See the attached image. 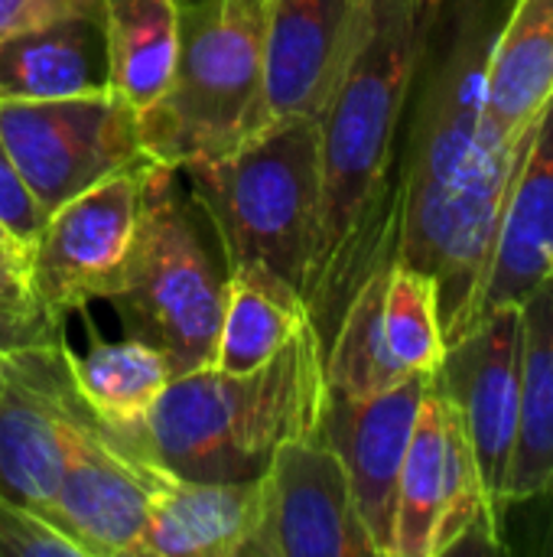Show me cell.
<instances>
[{
  "label": "cell",
  "mask_w": 553,
  "mask_h": 557,
  "mask_svg": "<svg viewBox=\"0 0 553 557\" xmlns=\"http://www.w3.org/2000/svg\"><path fill=\"white\" fill-rule=\"evenodd\" d=\"M26 290H29L26 258L0 251V294H26Z\"/></svg>",
  "instance_id": "obj_30"
},
{
  "label": "cell",
  "mask_w": 553,
  "mask_h": 557,
  "mask_svg": "<svg viewBox=\"0 0 553 557\" xmlns=\"http://www.w3.org/2000/svg\"><path fill=\"white\" fill-rule=\"evenodd\" d=\"M46 209L33 199V193L23 186L3 140H0V222L29 248L39 228L46 225Z\"/></svg>",
  "instance_id": "obj_28"
},
{
  "label": "cell",
  "mask_w": 553,
  "mask_h": 557,
  "mask_svg": "<svg viewBox=\"0 0 553 557\" xmlns=\"http://www.w3.org/2000/svg\"><path fill=\"white\" fill-rule=\"evenodd\" d=\"M0 140L46 215L147 157L137 111L111 88L46 101H0Z\"/></svg>",
  "instance_id": "obj_7"
},
{
  "label": "cell",
  "mask_w": 553,
  "mask_h": 557,
  "mask_svg": "<svg viewBox=\"0 0 553 557\" xmlns=\"http://www.w3.org/2000/svg\"><path fill=\"white\" fill-rule=\"evenodd\" d=\"M228 268L215 232L179 170L153 163L143 180L134 242L111 297L127 336L143 339L176 375L209 369L218 346Z\"/></svg>",
  "instance_id": "obj_4"
},
{
  "label": "cell",
  "mask_w": 553,
  "mask_h": 557,
  "mask_svg": "<svg viewBox=\"0 0 553 557\" xmlns=\"http://www.w3.org/2000/svg\"><path fill=\"white\" fill-rule=\"evenodd\" d=\"M225 268L264 264L303 294L319 219V117H277L231 153L179 170Z\"/></svg>",
  "instance_id": "obj_6"
},
{
  "label": "cell",
  "mask_w": 553,
  "mask_h": 557,
  "mask_svg": "<svg viewBox=\"0 0 553 557\" xmlns=\"http://www.w3.org/2000/svg\"><path fill=\"white\" fill-rule=\"evenodd\" d=\"M257 490V525L244 557H378L349 473L319 431L284 444Z\"/></svg>",
  "instance_id": "obj_10"
},
{
  "label": "cell",
  "mask_w": 553,
  "mask_h": 557,
  "mask_svg": "<svg viewBox=\"0 0 553 557\" xmlns=\"http://www.w3.org/2000/svg\"><path fill=\"white\" fill-rule=\"evenodd\" d=\"M108 88L101 13L62 16L0 39V101H46Z\"/></svg>",
  "instance_id": "obj_18"
},
{
  "label": "cell",
  "mask_w": 553,
  "mask_h": 557,
  "mask_svg": "<svg viewBox=\"0 0 553 557\" xmlns=\"http://www.w3.org/2000/svg\"><path fill=\"white\" fill-rule=\"evenodd\" d=\"M0 251H3V255H20V258H26V251H29V248H26V245H23L10 228L0 222Z\"/></svg>",
  "instance_id": "obj_31"
},
{
  "label": "cell",
  "mask_w": 553,
  "mask_h": 557,
  "mask_svg": "<svg viewBox=\"0 0 553 557\" xmlns=\"http://www.w3.org/2000/svg\"><path fill=\"white\" fill-rule=\"evenodd\" d=\"M257 506V480H186L160 470L134 557H244Z\"/></svg>",
  "instance_id": "obj_16"
},
{
  "label": "cell",
  "mask_w": 553,
  "mask_h": 557,
  "mask_svg": "<svg viewBox=\"0 0 553 557\" xmlns=\"http://www.w3.org/2000/svg\"><path fill=\"white\" fill-rule=\"evenodd\" d=\"M512 0H420L401 124L398 261L440 290L447 346L476 326L499 212L521 153L486 137V69Z\"/></svg>",
  "instance_id": "obj_1"
},
{
  "label": "cell",
  "mask_w": 553,
  "mask_h": 557,
  "mask_svg": "<svg viewBox=\"0 0 553 557\" xmlns=\"http://www.w3.org/2000/svg\"><path fill=\"white\" fill-rule=\"evenodd\" d=\"M368 26V0H267L264 111L319 117Z\"/></svg>",
  "instance_id": "obj_14"
},
{
  "label": "cell",
  "mask_w": 553,
  "mask_h": 557,
  "mask_svg": "<svg viewBox=\"0 0 553 557\" xmlns=\"http://www.w3.org/2000/svg\"><path fill=\"white\" fill-rule=\"evenodd\" d=\"M160 470L130 454L85 408L68 431L65 467L42 519L78 542L88 557H134Z\"/></svg>",
  "instance_id": "obj_12"
},
{
  "label": "cell",
  "mask_w": 553,
  "mask_h": 557,
  "mask_svg": "<svg viewBox=\"0 0 553 557\" xmlns=\"http://www.w3.org/2000/svg\"><path fill=\"white\" fill-rule=\"evenodd\" d=\"M0 557H88L39 512L0 496Z\"/></svg>",
  "instance_id": "obj_26"
},
{
  "label": "cell",
  "mask_w": 553,
  "mask_h": 557,
  "mask_svg": "<svg viewBox=\"0 0 553 557\" xmlns=\"http://www.w3.org/2000/svg\"><path fill=\"white\" fill-rule=\"evenodd\" d=\"M427 385L430 375H411L372 398H345L326 388L316 431L349 473L359 516L378 557H394L398 480Z\"/></svg>",
  "instance_id": "obj_13"
},
{
  "label": "cell",
  "mask_w": 553,
  "mask_h": 557,
  "mask_svg": "<svg viewBox=\"0 0 553 557\" xmlns=\"http://www.w3.org/2000/svg\"><path fill=\"white\" fill-rule=\"evenodd\" d=\"M75 13H101V0H0V39Z\"/></svg>",
  "instance_id": "obj_29"
},
{
  "label": "cell",
  "mask_w": 553,
  "mask_h": 557,
  "mask_svg": "<svg viewBox=\"0 0 553 557\" xmlns=\"http://www.w3.org/2000/svg\"><path fill=\"white\" fill-rule=\"evenodd\" d=\"M68 343L0 359V496L46 512L59 486L68 431L85 411Z\"/></svg>",
  "instance_id": "obj_11"
},
{
  "label": "cell",
  "mask_w": 553,
  "mask_h": 557,
  "mask_svg": "<svg viewBox=\"0 0 553 557\" xmlns=\"http://www.w3.org/2000/svg\"><path fill=\"white\" fill-rule=\"evenodd\" d=\"M55 343H65V317L36 300L33 290L0 294V359Z\"/></svg>",
  "instance_id": "obj_27"
},
{
  "label": "cell",
  "mask_w": 553,
  "mask_h": 557,
  "mask_svg": "<svg viewBox=\"0 0 553 557\" xmlns=\"http://www.w3.org/2000/svg\"><path fill=\"white\" fill-rule=\"evenodd\" d=\"M150 166L153 160L143 157L49 212L26 251V281L36 300L68 317L91 300L114 297Z\"/></svg>",
  "instance_id": "obj_8"
},
{
  "label": "cell",
  "mask_w": 553,
  "mask_h": 557,
  "mask_svg": "<svg viewBox=\"0 0 553 557\" xmlns=\"http://www.w3.org/2000/svg\"><path fill=\"white\" fill-rule=\"evenodd\" d=\"M388 268H381L359 287V294L352 297V304L345 307L336 326V336L326 349V388L332 395L372 398L411 379L391 359L388 343H385L381 307H385Z\"/></svg>",
  "instance_id": "obj_24"
},
{
  "label": "cell",
  "mask_w": 553,
  "mask_h": 557,
  "mask_svg": "<svg viewBox=\"0 0 553 557\" xmlns=\"http://www.w3.org/2000/svg\"><path fill=\"white\" fill-rule=\"evenodd\" d=\"M323 401L326 349L310 323L251 372L209 366L169 379L140 428L111 434L176 476L241 483L257 480L284 444L316 434Z\"/></svg>",
  "instance_id": "obj_3"
},
{
  "label": "cell",
  "mask_w": 553,
  "mask_h": 557,
  "mask_svg": "<svg viewBox=\"0 0 553 557\" xmlns=\"http://www.w3.org/2000/svg\"><path fill=\"white\" fill-rule=\"evenodd\" d=\"M553 274V98L538 131L518 160L479 294L476 323L495 310L525 304V297Z\"/></svg>",
  "instance_id": "obj_15"
},
{
  "label": "cell",
  "mask_w": 553,
  "mask_h": 557,
  "mask_svg": "<svg viewBox=\"0 0 553 557\" xmlns=\"http://www.w3.org/2000/svg\"><path fill=\"white\" fill-rule=\"evenodd\" d=\"M88 352H72L75 385L85 405L108 431L127 434L143 424V418L169 385L173 369L163 352H156L137 336L101 339L95 326L88 330Z\"/></svg>",
  "instance_id": "obj_22"
},
{
  "label": "cell",
  "mask_w": 553,
  "mask_h": 557,
  "mask_svg": "<svg viewBox=\"0 0 553 557\" xmlns=\"http://www.w3.org/2000/svg\"><path fill=\"white\" fill-rule=\"evenodd\" d=\"M420 0H368L365 36L319 114V219L303 300L329 349L359 287L398 258L401 124Z\"/></svg>",
  "instance_id": "obj_2"
},
{
  "label": "cell",
  "mask_w": 553,
  "mask_h": 557,
  "mask_svg": "<svg viewBox=\"0 0 553 557\" xmlns=\"http://www.w3.org/2000/svg\"><path fill=\"white\" fill-rule=\"evenodd\" d=\"M553 493V274L521 304V414L508 506Z\"/></svg>",
  "instance_id": "obj_19"
},
{
  "label": "cell",
  "mask_w": 553,
  "mask_h": 557,
  "mask_svg": "<svg viewBox=\"0 0 553 557\" xmlns=\"http://www.w3.org/2000/svg\"><path fill=\"white\" fill-rule=\"evenodd\" d=\"M303 326H310V310L300 287L264 264H238L228 271L212 369L251 372L271 362Z\"/></svg>",
  "instance_id": "obj_20"
},
{
  "label": "cell",
  "mask_w": 553,
  "mask_h": 557,
  "mask_svg": "<svg viewBox=\"0 0 553 557\" xmlns=\"http://www.w3.org/2000/svg\"><path fill=\"white\" fill-rule=\"evenodd\" d=\"M385 343L404 375H433L443 362L447 339L440 320L437 281L404 261H391L385 281Z\"/></svg>",
  "instance_id": "obj_25"
},
{
  "label": "cell",
  "mask_w": 553,
  "mask_h": 557,
  "mask_svg": "<svg viewBox=\"0 0 553 557\" xmlns=\"http://www.w3.org/2000/svg\"><path fill=\"white\" fill-rule=\"evenodd\" d=\"M267 0H183L166 91L137 114L143 153L169 170L231 153L267 124Z\"/></svg>",
  "instance_id": "obj_5"
},
{
  "label": "cell",
  "mask_w": 553,
  "mask_h": 557,
  "mask_svg": "<svg viewBox=\"0 0 553 557\" xmlns=\"http://www.w3.org/2000/svg\"><path fill=\"white\" fill-rule=\"evenodd\" d=\"M443 457H447L443 398L430 375L398 480L394 557H430L433 529L443 503Z\"/></svg>",
  "instance_id": "obj_23"
},
{
  "label": "cell",
  "mask_w": 553,
  "mask_h": 557,
  "mask_svg": "<svg viewBox=\"0 0 553 557\" xmlns=\"http://www.w3.org/2000/svg\"><path fill=\"white\" fill-rule=\"evenodd\" d=\"M553 98V0H512L486 69V137L502 153L528 150Z\"/></svg>",
  "instance_id": "obj_17"
},
{
  "label": "cell",
  "mask_w": 553,
  "mask_h": 557,
  "mask_svg": "<svg viewBox=\"0 0 553 557\" xmlns=\"http://www.w3.org/2000/svg\"><path fill=\"white\" fill-rule=\"evenodd\" d=\"M183 0H101L108 88L143 114L169 85Z\"/></svg>",
  "instance_id": "obj_21"
},
{
  "label": "cell",
  "mask_w": 553,
  "mask_h": 557,
  "mask_svg": "<svg viewBox=\"0 0 553 557\" xmlns=\"http://www.w3.org/2000/svg\"><path fill=\"white\" fill-rule=\"evenodd\" d=\"M433 385L473 447L489 512L502 535L508 509L505 486L521 414V307H495L450 343L433 372Z\"/></svg>",
  "instance_id": "obj_9"
}]
</instances>
